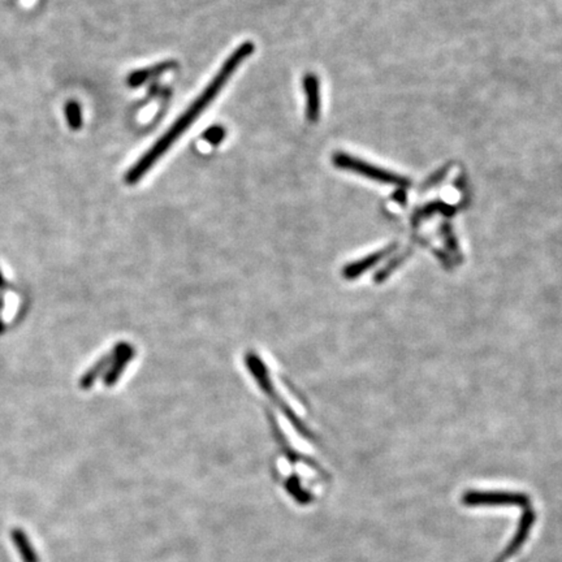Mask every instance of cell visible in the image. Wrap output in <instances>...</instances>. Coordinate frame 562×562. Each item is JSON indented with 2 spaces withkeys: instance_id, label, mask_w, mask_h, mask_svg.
I'll list each match as a JSON object with an SVG mask.
<instances>
[{
  "instance_id": "cell-1",
  "label": "cell",
  "mask_w": 562,
  "mask_h": 562,
  "mask_svg": "<svg viewBox=\"0 0 562 562\" xmlns=\"http://www.w3.org/2000/svg\"><path fill=\"white\" fill-rule=\"evenodd\" d=\"M254 49L255 47L253 42H245L232 52V55L224 61L222 68L217 70L215 77L211 79L207 87L191 104V107L182 113L176 122H173L172 127L167 130L165 134L158 139L143 155L139 158V162L130 168L128 173L125 174V181L128 184L139 182L154 167L156 162L165 155L173 143L191 128V124L196 122L208 106L215 101V98L219 96V93L225 87V84L229 81V78L234 76V72L243 64V61L246 60L254 52Z\"/></svg>"
},
{
  "instance_id": "cell-3",
  "label": "cell",
  "mask_w": 562,
  "mask_h": 562,
  "mask_svg": "<svg viewBox=\"0 0 562 562\" xmlns=\"http://www.w3.org/2000/svg\"><path fill=\"white\" fill-rule=\"evenodd\" d=\"M462 502L466 506H530V497L518 492H479L470 491L464 494Z\"/></svg>"
},
{
  "instance_id": "cell-9",
  "label": "cell",
  "mask_w": 562,
  "mask_h": 562,
  "mask_svg": "<svg viewBox=\"0 0 562 562\" xmlns=\"http://www.w3.org/2000/svg\"><path fill=\"white\" fill-rule=\"evenodd\" d=\"M225 139V129L222 125H214L203 133V139L210 145L217 146Z\"/></svg>"
},
{
  "instance_id": "cell-7",
  "label": "cell",
  "mask_w": 562,
  "mask_h": 562,
  "mask_svg": "<svg viewBox=\"0 0 562 562\" xmlns=\"http://www.w3.org/2000/svg\"><path fill=\"white\" fill-rule=\"evenodd\" d=\"M170 67H171V64H165H165L154 65V67H151V68L133 72L129 77H128V84H129L132 87H141L148 78L153 77V76H155V75H159V73H163V72H165V70H168Z\"/></svg>"
},
{
  "instance_id": "cell-5",
  "label": "cell",
  "mask_w": 562,
  "mask_h": 562,
  "mask_svg": "<svg viewBox=\"0 0 562 562\" xmlns=\"http://www.w3.org/2000/svg\"><path fill=\"white\" fill-rule=\"evenodd\" d=\"M303 89L306 93V115L310 122H317L320 115L319 79L314 75L303 78Z\"/></svg>"
},
{
  "instance_id": "cell-4",
  "label": "cell",
  "mask_w": 562,
  "mask_h": 562,
  "mask_svg": "<svg viewBox=\"0 0 562 562\" xmlns=\"http://www.w3.org/2000/svg\"><path fill=\"white\" fill-rule=\"evenodd\" d=\"M537 519V514L532 508H525V511L522 513L521 518H519L518 528L514 534V537L509 542V544L506 545V548L502 551V554L494 560V562H505L508 558H511V556L518 552L519 549L522 548V545L525 544V542L528 540L532 526L535 523Z\"/></svg>"
},
{
  "instance_id": "cell-2",
  "label": "cell",
  "mask_w": 562,
  "mask_h": 562,
  "mask_svg": "<svg viewBox=\"0 0 562 562\" xmlns=\"http://www.w3.org/2000/svg\"><path fill=\"white\" fill-rule=\"evenodd\" d=\"M332 162L338 168L358 173V174L369 177L375 181L384 182V184H401V185L407 184V180L404 177L395 174V173L388 172L385 170H381L379 167H373L358 158L347 155L345 153H336L332 158Z\"/></svg>"
},
{
  "instance_id": "cell-6",
  "label": "cell",
  "mask_w": 562,
  "mask_h": 562,
  "mask_svg": "<svg viewBox=\"0 0 562 562\" xmlns=\"http://www.w3.org/2000/svg\"><path fill=\"white\" fill-rule=\"evenodd\" d=\"M11 540L23 562H39V556L37 554V549L24 530L13 528L11 531Z\"/></svg>"
},
{
  "instance_id": "cell-8",
  "label": "cell",
  "mask_w": 562,
  "mask_h": 562,
  "mask_svg": "<svg viewBox=\"0 0 562 562\" xmlns=\"http://www.w3.org/2000/svg\"><path fill=\"white\" fill-rule=\"evenodd\" d=\"M65 113H67V120H68L70 128L79 129L81 124H82V115H81V108L78 103L70 102L65 108Z\"/></svg>"
}]
</instances>
